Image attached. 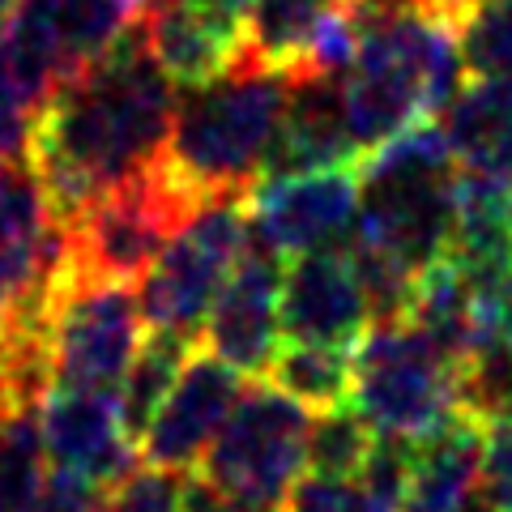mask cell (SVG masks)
I'll return each mask as SVG.
<instances>
[{"mask_svg":"<svg viewBox=\"0 0 512 512\" xmlns=\"http://www.w3.org/2000/svg\"><path fill=\"white\" fill-rule=\"evenodd\" d=\"M141 39H146L150 56L158 60V69L180 90L214 82L248 52L244 30L214 18L197 0H154V5H146Z\"/></svg>","mask_w":512,"mask_h":512,"instance_id":"e0dca14e","label":"cell"},{"mask_svg":"<svg viewBox=\"0 0 512 512\" xmlns=\"http://www.w3.org/2000/svg\"><path fill=\"white\" fill-rule=\"evenodd\" d=\"M99 512H184V478L175 470H133L103 491Z\"/></svg>","mask_w":512,"mask_h":512,"instance_id":"484cf974","label":"cell"},{"mask_svg":"<svg viewBox=\"0 0 512 512\" xmlns=\"http://www.w3.org/2000/svg\"><path fill=\"white\" fill-rule=\"evenodd\" d=\"M18 5H22V0H0V26H5V18H9V13L18 9Z\"/></svg>","mask_w":512,"mask_h":512,"instance_id":"e575fe53","label":"cell"},{"mask_svg":"<svg viewBox=\"0 0 512 512\" xmlns=\"http://www.w3.org/2000/svg\"><path fill=\"white\" fill-rule=\"evenodd\" d=\"M184 512H261V508H248L210 487L205 478H192V483H184Z\"/></svg>","mask_w":512,"mask_h":512,"instance_id":"4dcf8cb0","label":"cell"},{"mask_svg":"<svg viewBox=\"0 0 512 512\" xmlns=\"http://www.w3.org/2000/svg\"><path fill=\"white\" fill-rule=\"evenodd\" d=\"M175 103V86L150 56L141 26L56 86L35 120L26 158L60 227H73L111 188L163 163Z\"/></svg>","mask_w":512,"mask_h":512,"instance_id":"6da1fadb","label":"cell"},{"mask_svg":"<svg viewBox=\"0 0 512 512\" xmlns=\"http://www.w3.org/2000/svg\"><path fill=\"white\" fill-rule=\"evenodd\" d=\"M60 261L64 227L39 171L30 158L0 167V338L43 329Z\"/></svg>","mask_w":512,"mask_h":512,"instance_id":"30bf717a","label":"cell"},{"mask_svg":"<svg viewBox=\"0 0 512 512\" xmlns=\"http://www.w3.org/2000/svg\"><path fill=\"white\" fill-rule=\"evenodd\" d=\"M244 372H235L227 359H218L214 350L188 355L180 380L167 393V402L158 406L154 423L141 436V457L146 466L158 470H197L210 444L218 440V431L227 427L231 410L244 397Z\"/></svg>","mask_w":512,"mask_h":512,"instance_id":"4fadbf2b","label":"cell"},{"mask_svg":"<svg viewBox=\"0 0 512 512\" xmlns=\"http://www.w3.org/2000/svg\"><path fill=\"white\" fill-rule=\"evenodd\" d=\"M457 158L440 124H414L363 158L359 218L346 248L419 278L444 261L457 231Z\"/></svg>","mask_w":512,"mask_h":512,"instance_id":"277c9868","label":"cell"},{"mask_svg":"<svg viewBox=\"0 0 512 512\" xmlns=\"http://www.w3.org/2000/svg\"><path fill=\"white\" fill-rule=\"evenodd\" d=\"M146 5H154V0H146Z\"/></svg>","mask_w":512,"mask_h":512,"instance_id":"d590c367","label":"cell"},{"mask_svg":"<svg viewBox=\"0 0 512 512\" xmlns=\"http://www.w3.org/2000/svg\"><path fill=\"white\" fill-rule=\"evenodd\" d=\"M350 376H355V350L286 342L265 380L278 384L282 393H291L308 410H329L350 402Z\"/></svg>","mask_w":512,"mask_h":512,"instance_id":"603a6c76","label":"cell"},{"mask_svg":"<svg viewBox=\"0 0 512 512\" xmlns=\"http://www.w3.org/2000/svg\"><path fill=\"white\" fill-rule=\"evenodd\" d=\"M363 5H372V9H397V5H419V0H363Z\"/></svg>","mask_w":512,"mask_h":512,"instance_id":"836d02e7","label":"cell"},{"mask_svg":"<svg viewBox=\"0 0 512 512\" xmlns=\"http://www.w3.org/2000/svg\"><path fill=\"white\" fill-rule=\"evenodd\" d=\"M188 355H192V342L175 338V333H163V329H150L141 350L133 355V363H128L124 384H120V414H124L128 436L137 444L146 436V427L154 423L158 406H163L167 393L175 389Z\"/></svg>","mask_w":512,"mask_h":512,"instance_id":"44dd1931","label":"cell"},{"mask_svg":"<svg viewBox=\"0 0 512 512\" xmlns=\"http://www.w3.org/2000/svg\"><path fill=\"white\" fill-rule=\"evenodd\" d=\"M141 13H146V0H56V26L69 77L103 60L124 35H133L141 26Z\"/></svg>","mask_w":512,"mask_h":512,"instance_id":"7402d4cb","label":"cell"},{"mask_svg":"<svg viewBox=\"0 0 512 512\" xmlns=\"http://www.w3.org/2000/svg\"><path fill=\"white\" fill-rule=\"evenodd\" d=\"M483 453H487V423L470 410H457L436 431L414 440L406 512H466L478 500Z\"/></svg>","mask_w":512,"mask_h":512,"instance_id":"ac0fdd59","label":"cell"},{"mask_svg":"<svg viewBox=\"0 0 512 512\" xmlns=\"http://www.w3.org/2000/svg\"><path fill=\"white\" fill-rule=\"evenodd\" d=\"M39 107L18 90V82L0 69V167L22 163L30 154V137H35Z\"/></svg>","mask_w":512,"mask_h":512,"instance_id":"f1b7e54d","label":"cell"},{"mask_svg":"<svg viewBox=\"0 0 512 512\" xmlns=\"http://www.w3.org/2000/svg\"><path fill=\"white\" fill-rule=\"evenodd\" d=\"M282 274V252L252 231L201 338L205 350L252 380H265L282 350Z\"/></svg>","mask_w":512,"mask_h":512,"instance_id":"7c38bea8","label":"cell"},{"mask_svg":"<svg viewBox=\"0 0 512 512\" xmlns=\"http://www.w3.org/2000/svg\"><path fill=\"white\" fill-rule=\"evenodd\" d=\"M99 500H103V487H94L69 470L47 466L43 491H39V500L30 512H99Z\"/></svg>","mask_w":512,"mask_h":512,"instance_id":"f546056e","label":"cell"},{"mask_svg":"<svg viewBox=\"0 0 512 512\" xmlns=\"http://www.w3.org/2000/svg\"><path fill=\"white\" fill-rule=\"evenodd\" d=\"M372 444H376L372 423L350 402L316 410L312 436H308V474L355 483L359 470L367 466V457H372Z\"/></svg>","mask_w":512,"mask_h":512,"instance_id":"cb8c5ba5","label":"cell"},{"mask_svg":"<svg viewBox=\"0 0 512 512\" xmlns=\"http://www.w3.org/2000/svg\"><path fill=\"white\" fill-rule=\"evenodd\" d=\"M252 235L248 197L201 201L180 235L158 252V261L141 278V312L150 329L175 333L197 346L210 325V312L227 286L235 261L244 256Z\"/></svg>","mask_w":512,"mask_h":512,"instance_id":"ba28073f","label":"cell"},{"mask_svg":"<svg viewBox=\"0 0 512 512\" xmlns=\"http://www.w3.org/2000/svg\"><path fill=\"white\" fill-rule=\"evenodd\" d=\"M43 338L52 389L120 393L128 363L146 342V312L133 282L86 274L64 256L47 295Z\"/></svg>","mask_w":512,"mask_h":512,"instance_id":"5b68a950","label":"cell"},{"mask_svg":"<svg viewBox=\"0 0 512 512\" xmlns=\"http://www.w3.org/2000/svg\"><path fill=\"white\" fill-rule=\"evenodd\" d=\"M359 167H320L303 175L256 180L248 192L252 231L282 256L346 248L359 218Z\"/></svg>","mask_w":512,"mask_h":512,"instance_id":"8fae6325","label":"cell"},{"mask_svg":"<svg viewBox=\"0 0 512 512\" xmlns=\"http://www.w3.org/2000/svg\"><path fill=\"white\" fill-rule=\"evenodd\" d=\"M291 82V73L269 69L244 52L222 77L184 90L158 163L163 180L197 205L214 197H248L274 150Z\"/></svg>","mask_w":512,"mask_h":512,"instance_id":"3957f363","label":"cell"},{"mask_svg":"<svg viewBox=\"0 0 512 512\" xmlns=\"http://www.w3.org/2000/svg\"><path fill=\"white\" fill-rule=\"evenodd\" d=\"M363 5V0H359ZM466 73L457 22L427 0L397 9L363 5L359 52L342 73V107L363 158L397 133L444 116Z\"/></svg>","mask_w":512,"mask_h":512,"instance_id":"7a4b0ae2","label":"cell"},{"mask_svg":"<svg viewBox=\"0 0 512 512\" xmlns=\"http://www.w3.org/2000/svg\"><path fill=\"white\" fill-rule=\"evenodd\" d=\"M350 406L376 436L423 440L461 410V367L414 320H376L355 346Z\"/></svg>","mask_w":512,"mask_h":512,"instance_id":"8992f818","label":"cell"},{"mask_svg":"<svg viewBox=\"0 0 512 512\" xmlns=\"http://www.w3.org/2000/svg\"><path fill=\"white\" fill-rule=\"evenodd\" d=\"M427 5H431V9H440L444 18H453V22H457L461 13H466V9L474 5V0H427Z\"/></svg>","mask_w":512,"mask_h":512,"instance_id":"d6a6232c","label":"cell"},{"mask_svg":"<svg viewBox=\"0 0 512 512\" xmlns=\"http://www.w3.org/2000/svg\"><path fill=\"white\" fill-rule=\"evenodd\" d=\"M47 466L69 470L94 487H116L137 470L141 448L128 436L120 393L99 389H47L39 406Z\"/></svg>","mask_w":512,"mask_h":512,"instance_id":"5bb4252c","label":"cell"},{"mask_svg":"<svg viewBox=\"0 0 512 512\" xmlns=\"http://www.w3.org/2000/svg\"><path fill=\"white\" fill-rule=\"evenodd\" d=\"M457 167L491 180H512V73L474 77L440 116Z\"/></svg>","mask_w":512,"mask_h":512,"instance_id":"d6986e66","label":"cell"},{"mask_svg":"<svg viewBox=\"0 0 512 512\" xmlns=\"http://www.w3.org/2000/svg\"><path fill=\"white\" fill-rule=\"evenodd\" d=\"M201 9H210L214 18H222L227 26L235 30H244L248 26V13H252V0H197Z\"/></svg>","mask_w":512,"mask_h":512,"instance_id":"1f68e13d","label":"cell"},{"mask_svg":"<svg viewBox=\"0 0 512 512\" xmlns=\"http://www.w3.org/2000/svg\"><path fill=\"white\" fill-rule=\"evenodd\" d=\"M457 43L470 77L512 73V0H474L457 18Z\"/></svg>","mask_w":512,"mask_h":512,"instance_id":"d4e9b609","label":"cell"},{"mask_svg":"<svg viewBox=\"0 0 512 512\" xmlns=\"http://www.w3.org/2000/svg\"><path fill=\"white\" fill-rule=\"evenodd\" d=\"M312 414L316 410L295 402L278 384H248L227 427L197 466V478L248 508L282 512L299 474H308Z\"/></svg>","mask_w":512,"mask_h":512,"instance_id":"52a82bcc","label":"cell"},{"mask_svg":"<svg viewBox=\"0 0 512 512\" xmlns=\"http://www.w3.org/2000/svg\"><path fill=\"white\" fill-rule=\"evenodd\" d=\"M282 512H384L367 500L359 483H342V478H316L303 474V483L286 495Z\"/></svg>","mask_w":512,"mask_h":512,"instance_id":"83f0119b","label":"cell"},{"mask_svg":"<svg viewBox=\"0 0 512 512\" xmlns=\"http://www.w3.org/2000/svg\"><path fill=\"white\" fill-rule=\"evenodd\" d=\"M333 5L338 0H252V13L244 26L248 56L278 73L299 77L316 30Z\"/></svg>","mask_w":512,"mask_h":512,"instance_id":"ffe728a7","label":"cell"},{"mask_svg":"<svg viewBox=\"0 0 512 512\" xmlns=\"http://www.w3.org/2000/svg\"><path fill=\"white\" fill-rule=\"evenodd\" d=\"M478 500L491 512H512V414L487 419V453H483V478H478Z\"/></svg>","mask_w":512,"mask_h":512,"instance_id":"4316f807","label":"cell"},{"mask_svg":"<svg viewBox=\"0 0 512 512\" xmlns=\"http://www.w3.org/2000/svg\"><path fill=\"white\" fill-rule=\"evenodd\" d=\"M372 329V303L346 248L303 252L282 274V342L355 350Z\"/></svg>","mask_w":512,"mask_h":512,"instance_id":"9a60e30c","label":"cell"},{"mask_svg":"<svg viewBox=\"0 0 512 512\" xmlns=\"http://www.w3.org/2000/svg\"><path fill=\"white\" fill-rule=\"evenodd\" d=\"M363 150L350 137L342 107V77H295L274 150L265 158L261 180L303 175L320 167H359Z\"/></svg>","mask_w":512,"mask_h":512,"instance_id":"2e32d148","label":"cell"},{"mask_svg":"<svg viewBox=\"0 0 512 512\" xmlns=\"http://www.w3.org/2000/svg\"><path fill=\"white\" fill-rule=\"evenodd\" d=\"M192 214H197V201L171 188L163 171L154 167L111 188L73 227H64V256L86 274L141 282L146 269L158 261V252L180 235Z\"/></svg>","mask_w":512,"mask_h":512,"instance_id":"9c48e42d","label":"cell"}]
</instances>
